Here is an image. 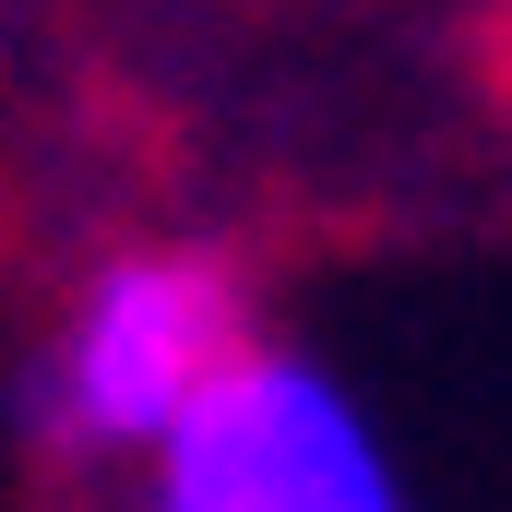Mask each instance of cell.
<instances>
[{
  "instance_id": "6da1fadb",
  "label": "cell",
  "mask_w": 512,
  "mask_h": 512,
  "mask_svg": "<svg viewBox=\"0 0 512 512\" xmlns=\"http://www.w3.org/2000/svg\"><path fill=\"white\" fill-rule=\"evenodd\" d=\"M251 274L215 239H131L108 251L60 322L24 358V441L48 465H143L203 393L227 382V358L251 346Z\"/></svg>"
},
{
  "instance_id": "7a4b0ae2",
  "label": "cell",
  "mask_w": 512,
  "mask_h": 512,
  "mask_svg": "<svg viewBox=\"0 0 512 512\" xmlns=\"http://www.w3.org/2000/svg\"><path fill=\"white\" fill-rule=\"evenodd\" d=\"M131 512H417V501H405L382 417L310 346L251 334L227 382L143 453Z\"/></svg>"
}]
</instances>
